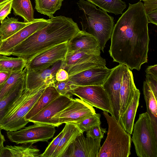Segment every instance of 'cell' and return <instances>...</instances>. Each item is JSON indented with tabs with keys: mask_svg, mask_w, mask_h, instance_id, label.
<instances>
[{
	"mask_svg": "<svg viewBox=\"0 0 157 157\" xmlns=\"http://www.w3.org/2000/svg\"><path fill=\"white\" fill-rule=\"evenodd\" d=\"M129 5L114 25L109 52L113 62L139 71L147 62L149 22L141 1Z\"/></svg>",
	"mask_w": 157,
	"mask_h": 157,
	"instance_id": "1",
	"label": "cell"
},
{
	"mask_svg": "<svg viewBox=\"0 0 157 157\" xmlns=\"http://www.w3.org/2000/svg\"><path fill=\"white\" fill-rule=\"evenodd\" d=\"M47 25L35 32L16 46L11 55L27 63L37 54L59 44L68 42L80 30L69 17H53Z\"/></svg>",
	"mask_w": 157,
	"mask_h": 157,
	"instance_id": "2",
	"label": "cell"
},
{
	"mask_svg": "<svg viewBox=\"0 0 157 157\" xmlns=\"http://www.w3.org/2000/svg\"><path fill=\"white\" fill-rule=\"evenodd\" d=\"M82 30L94 36L104 52L105 44L110 38L114 26L113 18L107 12L84 0L77 3Z\"/></svg>",
	"mask_w": 157,
	"mask_h": 157,
	"instance_id": "3",
	"label": "cell"
},
{
	"mask_svg": "<svg viewBox=\"0 0 157 157\" xmlns=\"http://www.w3.org/2000/svg\"><path fill=\"white\" fill-rule=\"evenodd\" d=\"M108 113H103L107 121L108 130L97 157H128L131 154V135L125 131L119 121Z\"/></svg>",
	"mask_w": 157,
	"mask_h": 157,
	"instance_id": "4",
	"label": "cell"
},
{
	"mask_svg": "<svg viewBox=\"0 0 157 157\" xmlns=\"http://www.w3.org/2000/svg\"><path fill=\"white\" fill-rule=\"evenodd\" d=\"M45 84L32 90L27 89L18 105L11 108L3 120L0 128L7 131H14L24 128L29 122L25 117L35 104L47 86Z\"/></svg>",
	"mask_w": 157,
	"mask_h": 157,
	"instance_id": "5",
	"label": "cell"
},
{
	"mask_svg": "<svg viewBox=\"0 0 157 157\" xmlns=\"http://www.w3.org/2000/svg\"><path fill=\"white\" fill-rule=\"evenodd\" d=\"M134 126L132 141L139 157H157V138L147 112L139 115Z\"/></svg>",
	"mask_w": 157,
	"mask_h": 157,
	"instance_id": "6",
	"label": "cell"
},
{
	"mask_svg": "<svg viewBox=\"0 0 157 157\" xmlns=\"http://www.w3.org/2000/svg\"><path fill=\"white\" fill-rule=\"evenodd\" d=\"M55 127L37 124L14 131H7V136L11 142L18 144H33L39 141L48 142L55 133Z\"/></svg>",
	"mask_w": 157,
	"mask_h": 157,
	"instance_id": "7",
	"label": "cell"
},
{
	"mask_svg": "<svg viewBox=\"0 0 157 157\" xmlns=\"http://www.w3.org/2000/svg\"><path fill=\"white\" fill-rule=\"evenodd\" d=\"M96 113L93 106L81 99H73L69 105L51 118L50 125L58 127L63 124H76Z\"/></svg>",
	"mask_w": 157,
	"mask_h": 157,
	"instance_id": "8",
	"label": "cell"
},
{
	"mask_svg": "<svg viewBox=\"0 0 157 157\" xmlns=\"http://www.w3.org/2000/svg\"><path fill=\"white\" fill-rule=\"evenodd\" d=\"M70 93L91 106L109 113L113 116L109 97L102 85L77 86Z\"/></svg>",
	"mask_w": 157,
	"mask_h": 157,
	"instance_id": "9",
	"label": "cell"
},
{
	"mask_svg": "<svg viewBox=\"0 0 157 157\" xmlns=\"http://www.w3.org/2000/svg\"><path fill=\"white\" fill-rule=\"evenodd\" d=\"M125 65L119 64L114 68L102 86L107 93L111 104L113 117L119 121L120 111V91Z\"/></svg>",
	"mask_w": 157,
	"mask_h": 157,
	"instance_id": "10",
	"label": "cell"
},
{
	"mask_svg": "<svg viewBox=\"0 0 157 157\" xmlns=\"http://www.w3.org/2000/svg\"><path fill=\"white\" fill-rule=\"evenodd\" d=\"M67 42L55 46L35 56L27 63V71L45 69L59 60H63L67 53Z\"/></svg>",
	"mask_w": 157,
	"mask_h": 157,
	"instance_id": "11",
	"label": "cell"
},
{
	"mask_svg": "<svg viewBox=\"0 0 157 157\" xmlns=\"http://www.w3.org/2000/svg\"><path fill=\"white\" fill-rule=\"evenodd\" d=\"M101 140L85 137L82 133L70 145L62 157H97Z\"/></svg>",
	"mask_w": 157,
	"mask_h": 157,
	"instance_id": "12",
	"label": "cell"
},
{
	"mask_svg": "<svg viewBox=\"0 0 157 157\" xmlns=\"http://www.w3.org/2000/svg\"><path fill=\"white\" fill-rule=\"evenodd\" d=\"M50 21V19H35L15 34L2 41L0 47V55L6 56L11 55L12 51L16 46L35 32L47 25Z\"/></svg>",
	"mask_w": 157,
	"mask_h": 157,
	"instance_id": "13",
	"label": "cell"
},
{
	"mask_svg": "<svg viewBox=\"0 0 157 157\" xmlns=\"http://www.w3.org/2000/svg\"><path fill=\"white\" fill-rule=\"evenodd\" d=\"M112 69L105 67H96L69 77L68 80L77 86L102 85Z\"/></svg>",
	"mask_w": 157,
	"mask_h": 157,
	"instance_id": "14",
	"label": "cell"
},
{
	"mask_svg": "<svg viewBox=\"0 0 157 157\" xmlns=\"http://www.w3.org/2000/svg\"><path fill=\"white\" fill-rule=\"evenodd\" d=\"M62 60H59L50 67L42 70L26 71V88L32 90L45 84L54 86L56 81V74L61 68Z\"/></svg>",
	"mask_w": 157,
	"mask_h": 157,
	"instance_id": "15",
	"label": "cell"
},
{
	"mask_svg": "<svg viewBox=\"0 0 157 157\" xmlns=\"http://www.w3.org/2000/svg\"><path fill=\"white\" fill-rule=\"evenodd\" d=\"M101 50L96 39L83 30H80L67 42V53L82 52L89 54L100 55Z\"/></svg>",
	"mask_w": 157,
	"mask_h": 157,
	"instance_id": "16",
	"label": "cell"
},
{
	"mask_svg": "<svg viewBox=\"0 0 157 157\" xmlns=\"http://www.w3.org/2000/svg\"><path fill=\"white\" fill-rule=\"evenodd\" d=\"M73 99L72 97L60 95L28 121L34 124L51 125V118L69 105Z\"/></svg>",
	"mask_w": 157,
	"mask_h": 157,
	"instance_id": "17",
	"label": "cell"
},
{
	"mask_svg": "<svg viewBox=\"0 0 157 157\" xmlns=\"http://www.w3.org/2000/svg\"><path fill=\"white\" fill-rule=\"evenodd\" d=\"M138 90L134 82L132 71L125 65L120 91V116L125 110Z\"/></svg>",
	"mask_w": 157,
	"mask_h": 157,
	"instance_id": "18",
	"label": "cell"
},
{
	"mask_svg": "<svg viewBox=\"0 0 157 157\" xmlns=\"http://www.w3.org/2000/svg\"><path fill=\"white\" fill-rule=\"evenodd\" d=\"M91 62L97 63L106 66L105 59L100 55H95L89 54L82 52L67 53L66 56L62 60L61 68L64 70L82 63Z\"/></svg>",
	"mask_w": 157,
	"mask_h": 157,
	"instance_id": "19",
	"label": "cell"
},
{
	"mask_svg": "<svg viewBox=\"0 0 157 157\" xmlns=\"http://www.w3.org/2000/svg\"><path fill=\"white\" fill-rule=\"evenodd\" d=\"M140 92L138 89L124 112L120 117L119 122L124 129L132 134L135 118L139 104Z\"/></svg>",
	"mask_w": 157,
	"mask_h": 157,
	"instance_id": "20",
	"label": "cell"
},
{
	"mask_svg": "<svg viewBox=\"0 0 157 157\" xmlns=\"http://www.w3.org/2000/svg\"><path fill=\"white\" fill-rule=\"evenodd\" d=\"M64 134L51 157H62L70 145L82 133L76 124L66 123Z\"/></svg>",
	"mask_w": 157,
	"mask_h": 157,
	"instance_id": "21",
	"label": "cell"
},
{
	"mask_svg": "<svg viewBox=\"0 0 157 157\" xmlns=\"http://www.w3.org/2000/svg\"><path fill=\"white\" fill-rule=\"evenodd\" d=\"M32 144L21 146L6 145L0 151V157H37L40 155V150Z\"/></svg>",
	"mask_w": 157,
	"mask_h": 157,
	"instance_id": "22",
	"label": "cell"
},
{
	"mask_svg": "<svg viewBox=\"0 0 157 157\" xmlns=\"http://www.w3.org/2000/svg\"><path fill=\"white\" fill-rule=\"evenodd\" d=\"M143 90L147 113L149 117L155 136L157 138V99L145 81L143 83Z\"/></svg>",
	"mask_w": 157,
	"mask_h": 157,
	"instance_id": "23",
	"label": "cell"
},
{
	"mask_svg": "<svg viewBox=\"0 0 157 157\" xmlns=\"http://www.w3.org/2000/svg\"><path fill=\"white\" fill-rule=\"evenodd\" d=\"M26 77L2 99L0 100V126L15 102L26 88Z\"/></svg>",
	"mask_w": 157,
	"mask_h": 157,
	"instance_id": "24",
	"label": "cell"
},
{
	"mask_svg": "<svg viewBox=\"0 0 157 157\" xmlns=\"http://www.w3.org/2000/svg\"><path fill=\"white\" fill-rule=\"evenodd\" d=\"M60 95L53 86L50 85L47 86L33 107L26 115L25 120L28 121L29 119L35 115Z\"/></svg>",
	"mask_w": 157,
	"mask_h": 157,
	"instance_id": "25",
	"label": "cell"
},
{
	"mask_svg": "<svg viewBox=\"0 0 157 157\" xmlns=\"http://www.w3.org/2000/svg\"><path fill=\"white\" fill-rule=\"evenodd\" d=\"M30 23L20 22L14 17L5 18L1 21L0 39L2 41L6 39Z\"/></svg>",
	"mask_w": 157,
	"mask_h": 157,
	"instance_id": "26",
	"label": "cell"
},
{
	"mask_svg": "<svg viewBox=\"0 0 157 157\" xmlns=\"http://www.w3.org/2000/svg\"><path fill=\"white\" fill-rule=\"evenodd\" d=\"M12 8L14 14L22 17L24 22H31L34 20V10L30 0H12Z\"/></svg>",
	"mask_w": 157,
	"mask_h": 157,
	"instance_id": "27",
	"label": "cell"
},
{
	"mask_svg": "<svg viewBox=\"0 0 157 157\" xmlns=\"http://www.w3.org/2000/svg\"><path fill=\"white\" fill-rule=\"evenodd\" d=\"M27 70L12 72L8 79L0 85V100L13 89L26 77Z\"/></svg>",
	"mask_w": 157,
	"mask_h": 157,
	"instance_id": "28",
	"label": "cell"
},
{
	"mask_svg": "<svg viewBox=\"0 0 157 157\" xmlns=\"http://www.w3.org/2000/svg\"><path fill=\"white\" fill-rule=\"evenodd\" d=\"M106 12L115 15L122 14L126 8L125 2L121 0H86Z\"/></svg>",
	"mask_w": 157,
	"mask_h": 157,
	"instance_id": "29",
	"label": "cell"
},
{
	"mask_svg": "<svg viewBox=\"0 0 157 157\" xmlns=\"http://www.w3.org/2000/svg\"><path fill=\"white\" fill-rule=\"evenodd\" d=\"M0 55V71L14 72L23 70L27 62L23 58Z\"/></svg>",
	"mask_w": 157,
	"mask_h": 157,
	"instance_id": "30",
	"label": "cell"
},
{
	"mask_svg": "<svg viewBox=\"0 0 157 157\" xmlns=\"http://www.w3.org/2000/svg\"><path fill=\"white\" fill-rule=\"evenodd\" d=\"M63 0H35V9L41 14L50 18L54 17L53 14L60 9Z\"/></svg>",
	"mask_w": 157,
	"mask_h": 157,
	"instance_id": "31",
	"label": "cell"
},
{
	"mask_svg": "<svg viewBox=\"0 0 157 157\" xmlns=\"http://www.w3.org/2000/svg\"><path fill=\"white\" fill-rule=\"evenodd\" d=\"M77 86L69 80L55 82L54 86L60 95L72 97L70 93L71 90L75 88Z\"/></svg>",
	"mask_w": 157,
	"mask_h": 157,
	"instance_id": "32",
	"label": "cell"
},
{
	"mask_svg": "<svg viewBox=\"0 0 157 157\" xmlns=\"http://www.w3.org/2000/svg\"><path fill=\"white\" fill-rule=\"evenodd\" d=\"M101 116L100 114L96 113L76 124L82 132L83 133L93 126L98 123H101Z\"/></svg>",
	"mask_w": 157,
	"mask_h": 157,
	"instance_id": "33",
	"label": "cell"
},
{
	"mask_svg": "<svg viewBox=\"0 0 157 157\" xmlns=\"http://www.w3.org/2000/svg\"><path fill=\"white\" fill-rule=\"evenodd\" d=\"M102 64L95 62H86L72 66L66 70L69 77L87 69L96 67H105Z\"/></svg>",
	"mask_w": 157,
	"mask_h": 157,
	"instance_id": "34",
	"label": "cell"
},
{
	"mask_svg": "<svg viewBox=\"0 0 157 157\" xmlns=\"http://www.w3.org/2000/svg\"><path fill=\"white\" fill-rule=\"evenodd\" d=\"M64 128L61 132L50 142L44 152L40 154V157H51L58 146L61 138L64 133Z\"/></svg>",
	"mask_w": 157,
	"mask_h": 157,
	"instance_id": "35",
	"label": "cell"
},
{
	"mask_svg": "<svg viewBox=\"0 0 157 157\" xmlns=\"http://www.w3.org/2000/svg\"><path fill=\"white\" fill-rule=\"evenodd\" d=\"M101 123H98L91 127L86 131V136L94 139H102L106 132V128H103L101 126Z\"/></svg>",
	"mask_w": 157,
	"mask_h": 157,
	"instance_id": "36",
	"label": "cell"
},
{
	"mask_svg": "<svg viewBox=\"0 0 157 157\" xmlns=\"http://www.w3.org/2000/svg\"><path fill=\"white\" fill-rule=\"evenodd\" d=\"M12 0H10L0 5V21L4 20L10 13Z\"/></svg>",
	"mask_w": 157,
	"mask_h": 157,
	"instance_id": "37",
	"label": "cell"
},
{
	"mask_svg": "<svg viewBox=\"0 0 157 157\" xmlns=\"http://www.w3.org/2000/svg\"><path fill=\"white\" fill-rule=\"evenodd\" d=\"M146 77L145 81L157 99V78L147 74H146Z\"/></svg>",
	"mask_w": 157,
	"mask_h": 157,
	"instance_id": "38",
	"label": "cell"
},
{
	"mask_svg": "<svg viewBox=\"0 0 157 157\" xmlns=\"http://www.w3.org/2000/svg\"><path fill=\"white\" fill-rule=\"evenodd\" d=\"M143 2L146 13L157 10V0H146Z\"/></svg>",
	"mask_w": 157,
	"mask_h": 157,
	"instance_id": "39",
	"label": "cell"
},
{
	"mask_svg": "<svg viewBox=\"0 0 157 157\" xmlns=\"http://www.w3.org/2000/svg\"><path fill=\"white\" fill-rule=\"evenodd\" d=\"M69 75L65 70L60 68L57 71L56 74V81L61 82L68 80Z\"/></svg>",
	"mask_w": 157,
	"mask_h": 157,
	"instance_id": "40",
	"label": "cell"
},
{
	"mask_svg": "<svg viewBox=\"0 0 157 157\" xmlns=\"http://www.w3.org/2000/svg\"><path fill=\"white\" fill-rule=\"evenodd\" d=\"M146 15L149 23L157 25V10L147 13Z\"/></svg>",
	"mask_w": 157,
	"mask_h": 157,
	"instance_id": "41",
	"label": "cell"
},
{
	"mask_svg": "<svg viewBox=\"0 0 157 157\" xmlns=\"http://www.w3.org/2000/svg\"><path fill=\"white\" fill-rule=\"evenodd\" d=\"M145 72L146 74H150L157 78V64L148 66Z\"/></svg>",
	"mask_w": 157,
	"mask_h": 157,
	"instance_id": "42",
	"label": "cell"
},
{
	"mask_svg": "<svg viewBox=\"0 0 157 157\" xmlns=\"http://www.w3.org/2000/svg\"><path fill=\"white\" fill-rule=\"evenodd\" d=\"M11 72L0 71V85L4 83L9 78Z\"/></svg>",
	"mask_w": 157,
	"mask_h": 157,
	"instance_id": "43",
	"label": "cell"
},
{
	"mask_svg": "<svg viewBox=\"0 0 157 157\" xmlns=\"http://www.w3.org/2000/svg\"><path fill=\"white\" fill-rule=\"evenodd\" d=\"M1 130L0 128V151L2 147L4 146L3 143L5 141L4 136L1 133Z\"/></svg>",
	"mask_w": 157,
	"mask_h": 157,
	"instance_id": "44",
	"label": "cell"
},
{
	"mask_svg": "<svg viewBox=\"0 0 157 157\" xmlns=\"http://www.w3.org/2000/svg\"><path fill=\"white\" fill-rule=\"evenodd\" d=\"M10 0H0V5Z\"/></svg>",
	"mask_w": 157,
	"mask_h": 157,
	"instance_id": "45",
	"label": "cell"
},
{
	"mask_svg": "<svg viewBox=\"0 0 157 157\" xmlns=\"http://www.w3.org/2000/svg\"><path fill=\"white\" fill-rule=\"evenodd\" d=\"M2 42V40L0 39V47L1 46Z\"/></svg>",
	"mask_w": 157,
	"mask_h": 157,
	"instance_id": "46",
	"label": "cell"
},
{
	"mask_svg": "<svg viewBox=\"0 0 157 157\" xmlns=\"http://www.w3.org/2000/svg\"><path fill=\"white\" fill-rule=\"evenodd\" d=\"M142 0V1H145V0Z\"/></svg>",
	"mask_w": 157,
	"mask_h": 157,
	"instance_id": "47",
	"label": "cell"
}]
</instances>
